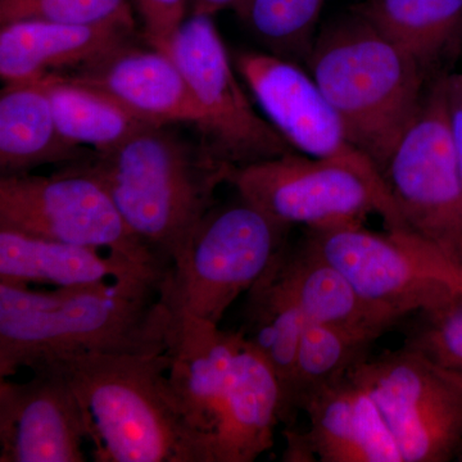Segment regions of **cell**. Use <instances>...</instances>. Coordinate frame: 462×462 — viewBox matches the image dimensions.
I'll return each mask as SVG.
<instances>
[{"label": "cell", "mask_w": 462, "mask_h": 462, "mask_svg": "<svg viewBox=\"0 0 462 462\" xmlns=\"http://www.w3.org/2000/svg\"><path fill=\"white\" fill-rule=\"evenodd\" d=\"M81 163L103 182L125 223L167 269L187 254L233 167L205 145L194 147L158 125Z\"/></svg>", "instance_id": "obj_2"}, {"label": "cell", "mask_w": 462, "mask_h": 462, "mask_svg": "<svg viewBox=\"0 0 462 462\" xmlns=\"http://www.w3.org/2000/svg\"><path fill=\"white\" fill-rule=\"evenodd\" d=\"M245 0H188V11L191 16L212 17L217 12L233 9L238 11Z\"/></svg>", "instance_id": "obj_31"}, {"label": "cell", "mask_w": 462, "mask_h": 462, "mask_svg": "<svg viewBox=\"0 0 462 462\" xmlns=\"http://www.w3.org/2000/svg\"><path fill=\"white\" fill-rule=\"evenodd\" d=\"M166 270L81 245L0 230V282L57 288L99 282H162Z\"/></svg>", "instance_id": "obj_18"}, {"label": "cell", "mask_w": 462, "mask_h": 462, "mask_svg": "<svg viewBox=\"0 0 462 462\" xmlns=\"http://www.w3.org/2000/svg\"><path fill=\"white\" fill-rule=\"evenodd\" d=\"M324 5L325 0H245L236 14L272 53L306 62Z\"/></svg>", "instance_id": "obj_26"}, {"label": "cell", "mask_w": 462, "mask_h": 462, "mask_svg": "<svg viewBox=\"0 0 462 462\" xmlns=\"http://www.w3.org/2000/svg\"><path fill=\"white\" fill-rule=\"evenodd\" d=\"M160 287L125 281L38 291L0 282V379L62 358L165 354L173 318Z\"/></svg>", "instance_id": "obj_1"}, {"label": "cell", "mask_w": 462, "mask_h": 462, "mask_svg": "<svg viewBox=\"0 0 462 462\" xmlns=\"http://www.w3.org/2000/svg\"><path fill=\"white\" fill-rule=\"evenodd\" d=\"M84 154L58 132L41 81L5 84L0 93V178L27 173L44 163L74 165Z\"/></svg>", "instance_id": "obj_21"}, {"label": "cell", "mask_w": 462, "mask_h": 462, "mask_svg": "<svg viewBox=\"0 0 462 462\" xmlns=\"http://www.w3.org/2000/svg\"><path fill=\"white\" fill-rule=\"evenodd\" d=\"M360 12L424 69L462 41V0H367Z\"/></svg>", "instance_id": "obj_23"}, {"label": "cell", "mask_w": 462, "mask_h": 462, "mask_svg": "<svg viewBox=\"0 0 462 462\" xmlns=\"http://www.w3.org/2000/svg\"><path fill=\"white\" fill-rule=\"evenodd\" d=\"M447 120L462 175V75L442 78Z\"/></svg>", "instance_id": "obj_30"}, {"label": "cell", "mask_w": 462, "mask_h": 462, "mask_svg": "<svg viewBox=\"0 0 462 462\" xmlns=\"http://www.w3.org/2000/svg\"><path fill=\"white\" fill-rule=\"evenodd\" d=\"M42 366L56 367L74 388L97 461L211 462L208 440L176 400L169 352L81 356Z\"/></svg>", "instance_id": "obj_3"}, {"label": "cell", "mask_w": 462, "mask_h": 462, "mask_svg": "<svg viewBox=\"0 0 462 462\" xmlns=\"http://www.w3.org/2000/svg\"><path fill=\"white\" fill-rule=\"evenodd\" d=\"M284 245L248 289L245 321L239 330L275 374L281 388L282 424L288 419L298 348L306 327L305 315L285 272Z\"/></svg>", "instance_id": "obj_20"}, {"label": "cell", "mask_w": 462, "mask_h": 462, "mask_svg": "<svg viewBox=\"0 0 462 462\" xmlns=\"http://www.w3.org/2000/svg\"><path fill=\"white\" fill-rule=\"evenodd\" d=\"M62 75L107 94L147 124L199 127L202 121V111L180 69L169 54L151 45L144 50L127 42Z\"/></svg>", "instance_id": "obj_15"}, {"label": "cell", "mask_w": 462, "mask_h": 462, "mask_svg": "<svg viewBox=\"0 0 462 462\" xmlns=\"http://www.w3.org/2000/svg\"><path fill=\"white\" fill-rule=\"evenodd\" d=\"M32 374L0 379V462H84L89 430L74 388L56 367Z\"/></svg>", "instance_id": "obj_13"}, {"label": "cell", "mask_w": 462, "mask_h": 462, "mask_svg": "<svg viewBox=\"0 0 462 462\" xmlns=\"http://www.w3.org/2000/svg\"><path fill=\"white\" fill-rule=\"evenodd\" d=\"M374 334L306 322L298 348L296 373L285 427H296L306 403L325 388L336 384L369 357Z\"/></svg>", "instance_id": "obj_25"}, {"label": "cell", "mask_w": 462, "mask_h": 462, "mask_svg": "<svg viewBox=\"0 0 462 462\" xmlns=\"http://www.w3.org/2000/svg\"><path fill=\"white\" fill-rule=\"evenodd\" d=\"M284 264L306 322L364 331L380 337L397 324L365 302L345 275L305 238L284 245Z\"/></svg>", "instance_id": "obj_22"}, {"label": "cell", "mask_w": 462, "mask_h": 462, "mask_svg": "<svg viewBox=\"0 0 462 462\" xmlns=\"http://www.w3.org/2000/svg\"><path fill=\"white\" fill-rule=\"evenodd\" d=\"M234 66L266 120L294 151L385 182L372 158L352 141L314 78L296 60L272 51H243L234 57Z\"/></svg>", "instance_id": "obj_12"}, {"label": "cell", "mask_w": 462, "mask_h": 462, "mask_svg": "<svg viewBox=\"0 0 462 462\" xmlns=\"http://www.w3.org/2000/svg\"><path fill=\"white\" fill-rule=\"evenodd\" d=\"M173 318V316H172ZM245 337L189 318H173L170 382L188 421L211 438L236 374Z\"/></svg>", "instance_id": "obj_16"}, {"label": "cell", "mask_w": 462, "mask_h": 462, "mask_svg": "<svg viewBox=\"0 0 462 462\" xmlns=\"http://www.w3.org/2000/svg\"><path fill=\"white\" fill-rule=\"evenodd\" d=\"M310 427L285 428L289 462H403L375 401L351 376L306 403Z\"/></svg>", "instance_id": "obj_14"}, {"label": "cell", "mask_w": 462, "mask_h": 462, "mask_svg": "<svg viewBox=\"0 0 462 462\" xmlns=\"http://www.w3.org/2000/svg\"><path fill=\"white\" fill-rule=\"evenodd\" d=\"M411 316L403 346L462 380V293Z\"/></svg>", "instance_id": "obj_27"}, {"label": "cell", "mask_w": 462, "mask_h": 462, "mask_svg": "<svg viewBox=\"0 0 462 462\" xmlns=\"http://www.w3.org/2000/svg\"><path fill=\"white\" fill-rule=\"evenodd\" d=\"M51 100L58 132L75 147L91 145L98 153L123 144L148 126L107 94L62 74L38 79Z\"/></svg>", "instance_id": "obj_24"}, {"label": "cell", "mask_w": 462, "mask_h": 462, "mask_svg": "<svg viewBox=\"0 0 462 462\" xmlns=\"http://www.w3.org/2000/svg\"><path fill=\"white\" fill-rule=\"evenodd\" d=\"M148 44L167 54L173 36L184 23L188 0H135Z\"/></svg>", "instance_id": "obj_29"}, {"label": "cell", "mask_w": 462, "mask_h": 462, "mask_svg": "<svg viewBox=\"0 0 462 462\" xmlns=\"http://www.w3.org/2000/svg\"><path fill=\"white\" fill-rule=\"evenodd\" d=\"M375 401L403 462H448L462 451V391L421 355L402 346L349 373Z\"/></svg>", "instance_id": "obj_11"}, {"label": "cell", "mask_w": 462, "mask_h": 462, "mask_svg": "<svg viewBox=\"0 0 462 462\" xmlns=\"http://www.w3.org/2000/svg\"><path fill=\"white\" fill-rule=\"evenodd\" d=\"M0 230L99 249L169 272L130 230L103 182L81 161L51 176L0 178Z\"/></svg>", "instance_id": "obj_8"}, {"label": "cell", "mask_w": 462, "mask_h": 462, "mask_svg": "<svg viewBox=\"0 0 462 462\" xmlns=\"http://www.w3.org/2000/svg\"><path fill=\"white\" fill-rule=\"evenodd\" d=\"M135 21L71 25L18 21L0 29V78L5 84L38 80L88 65L133 42Z\"/></svg>", "instance_id": "obj_17"}, {"label": "cell", "mask_w": 462, "mask_h": 462, "mask_svg": "<svg viewBox=\"0 0 462 462\" xmlns=\"http://www.w3.org/2000/svg\"><path fill=\"white\" fill-rule=\"evenodd\" d=\"M440 372H442V370H440ZM443 374H445V373H443ZM445 375L448 376V378L451 379L452 382H454L455 384L457 385V387L460 388L462 391V380L461 379L454 378V376L447 375V374H445Z\"/></svg>", "instance_id": "obj_32"}, {"label": "cell", "mask_w": 462, "mask_h": 462, "mask_svg": "<svg viewBox=\"0 0 462 462\" xmlns=\"http://www.w3.org/2000/svg\"><path fill=\"white\" fill-rule=\"evenodd\" d=\"M291 229L242 197L215 206L180 263L166 273L161 300L173 318L218 327L227 309L247 293L288 242Z\"/></svg>", "instance_id": "obj_5"}, {"label": "cell", "mask_w": 462, "mask_h": 462, "mask_svg": "<svg viewBox=\"0 0 462 462\" xmlns=\"http://www.w3.org/2000/svg\"><path fill=\"white\" fill-rule=\"evenodd\" d=\"M227 182L243 199L289 226L363 224L376 214L389 233L406 234L387 184L333 161L291 152L231 167Z\"/></svg>", "instance_id": "obj_7"}, {"label": "cell", "mask_w": 462, "mask_h": 462, "mask_svg": "<svg viewBox=\"0 0 462 462\" xmlns=\"http://www.w3.org/2000/svg\"><path fill=\"white\" fill-rule=\"evenodd\" d=\"M305 240L392 320L462 293V267L411 234H376L363 224L307 229Z\"/></svg>", "instance_id": "obj_6"}, {"label": "cell", "mask_w": 462, "mask_h": 462, "mask_svg": "<svg viewBox=\"0 0 462 462\" xmlns=\"http://www.w3.org/2000/svg\"><path fill=\"white\" fill-rule=\"evenodd\" d=\"M167 54L193 91L203 145L216 160L238 167L296 152L252 106L212 17L185 18Z\"/></svg>", "instance_id": "obj_10"}, {"label": "cell", "mask_w": 462, "mask_h": 462, "mask_svg": "<svg viewBox=\"0 0 462 462\" xmlns=\"http://www.w3.org/2000/svg\"><path fill=\"white\" fill-rule=\"evenodd\" d=\"M133 18L129 0H0V26L18 21L99 25Z\"/></svg>", "instance_id": "obj_28"}, {"label": "cell", "mask_w": 462, "mask_h": 462, "mask_svg": "<svg viewBox=\"0 0 462 462\" xmlns=\"http://www.w3.org/2000/svg\"><path fill=\"white\" fill-rule=\"evenodd\" d=\"M383 178L406 234L462 267V175L447 120L442 79L425 94Z\"/></svg>", "instance_id": "obj_9"}, {"label": "cell", "mask_w": 462, "mask_h": 462, "mask_svg": "<svg viewBox=\"0 0 462 462\" xmlns=\"http://www.w3.org/2000/svg\"><path fill=\"white\" fill-rule=\"evenodd\" d=\"M307 71L383 173L421 107L425 69L360 11L316 35Z\"/></svg>", "instance_id": "obj_4"}, {"label": "cell", "mask_w": 462, "mask_h": 462, "mask_svg": "<svg viewBox=\"0 0 462 462\" xmlns=\"http://www.w3.org/2000/svg\"><path fill=\"white\" fill-rule=\"evenodd\" d=\"M279 422L278 380L263 356L245 339L212 433L211 462L256 461L272 449Z\"/></svg>", "instance_id": "obj_19"}]
</instances>
